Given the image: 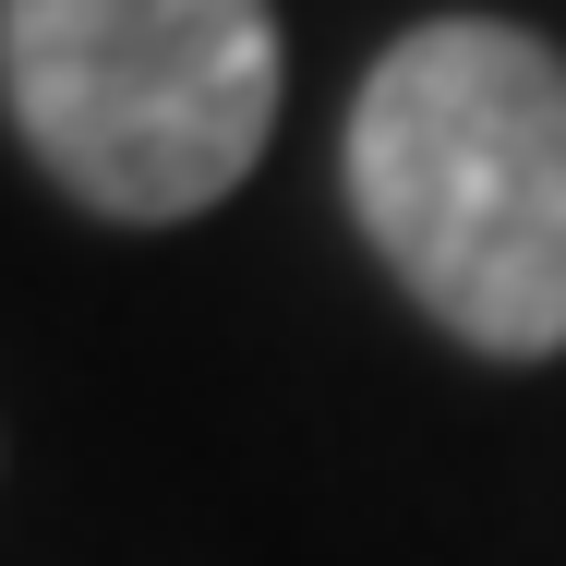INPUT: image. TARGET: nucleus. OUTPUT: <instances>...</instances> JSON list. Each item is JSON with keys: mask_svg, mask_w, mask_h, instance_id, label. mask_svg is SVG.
<instances>
[{"mask_svg": "<svg viewBox=\"0 0 566 566\" xmlns=\"http://www.w3.org/2000/svg\"><path fill=\"white\" fill-rule=\"evenodd\" d=\"M349 206L398 290L494 361L566 349V61L518 24H410L349 109Z\"/></svg>", "mask_w": 566, "mask_h": 566, "instance_id": "f257e3e1", "label": "nucleus"}, {"mask_svg": "<svg viewBox=\"0 0 566 566\" xmlns=\"http://www.w3.org/2000/svg\"><path fill=\"white\" fill-rule=\"evenodd\" d=\"M0 97L97 218H206L277 133L265 0H0Z\"/></svg>", "mask_w": 566, "mask_h": 566, "instance_id": "f03ea898", "label": "nucleus"}]
</instances>
